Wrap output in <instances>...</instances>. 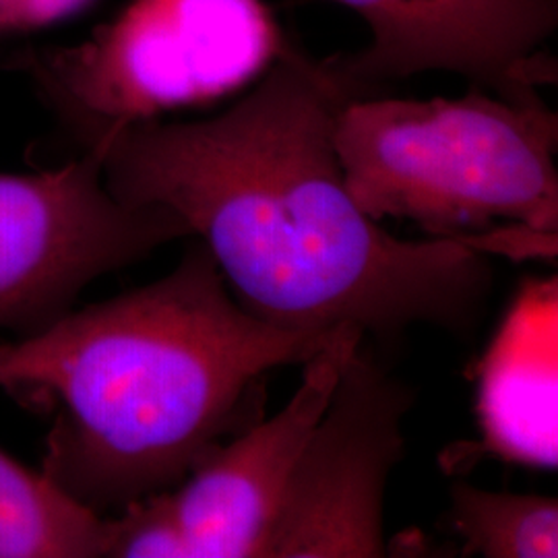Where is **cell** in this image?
Listing matches in <instances>:
<instances>
[{
  "label": "cell",
  "instance_id": "6da1fadb",
  "mask_svg": "<svg viewBox=\"0 0 558 558\" xmlns=\"http://www.w3.org/2000/svg\"><path fill=\"white\" fill-rule=\"evenodd\" d=\"M348 100L333 59L290 38L220 114L137 122L87 154L117 199L179 216L257 319L380 345L418 325L470 336L493 292L488 253L476 236L396 239L360 209L336 149Z\"/></svg>",
  "mask_w": 558,
  "mask_h": 558
},
{
  "label": "cell",
  "instance_id": "7a4b0ae2",
  "mask_svg": "<svg viewBox=\"0 0 558 558\" xmlns=\"http://www.w3.org/2000/svg\"><path fill=\"white\" fill-rule=\"evenodd\" d=\"M341 329L257 319L197 239L158 281L0 343V389L50 420L41 474L110 518L177 488L260 418L271 371L302 366Z\"/></svg>",
  "mask_w": 558,
  "mask_h": 558
},
{
  "label": "cell",
  "instance_id": "3957f363",
  "mask_svg": "<svg viewBox=\"0 0 558 558\" xmlns=\"http://www.w3.org/2000/svg\"><path fill=\"white\" fill-rule=\"evenodd\" d=\"M345 186L375 221L468 239L495 223L558 228V117L542 96L470 85L459 98L348 100L336 122Z\"/></svg>",
  "mask_w": 558,
  "mask_h": 558
},
{
  "label": "cell",
  "instance_id": "277c9868",
  "mask_svg": "<svg viewBox=\"0 0 558 558\" xmlns=\"http://www.w3.org/2000/svg\"><path fill=\"white\" fill-rule=\"evenodd\" d=\"M288 40L265 0H129L85 40L15 48L0 66L27 77L87 154L124 126L236 94Z\"/></svg>",
  "mask_w": 558,
  "mask_h": 558
},
{
  "label": "cell",
  "instance_id": "5b68a950",
  "mask_svg": "<svg viewBox=\"0 0 558 558\" xmlns=\"http://www.w3.org/2000/svg\"><path fill=\"white\" fill-rule=\"evenodd\" d=\"M186 236L172 211L117 199L96 154L0 172V329L32 336L66 315L94 279Z\"/></svg>",
  "mask_w": 558,
  "mask_h": 558
},
{
  "label": "cell",
  "instance_id": "8992f818",
  "mask_svg": "<svg viewBox=\"0 0 558 558\" xmlns=\"http://www.w3.org/2000/svg\"><path fill=\"white\" fill-rule=\"evenodd\" d=\"M416 393L354 348L294 463L263 558L387 557L385 495Z\"/></svg>",
  "mask_w": 558,
  "mask_h": 558
},
{
  "label": "cell",
  "instance_id": "52a82bcc",
  "mask_svg": "<svg viewBox=\"0 0 558 558\" xmlns=\"http://www.w3.org/2000/svg\"><path fill=\"white\" fill-rule=\"evenodd\" d=\"M368 29L359 52L331 57L354 98L422 73H453L502 98L557 83L550 41L558 0H329Z\"/></svg>",
  "mask_w": 558,
  "mask_h": 558
},
{
  "label": "cell",
  "instance_id": "ba28073f",
  "mask_svg": "<svg viewBox=\"0 0 558 558\" xmlns=\"http://www.w3.org/2000/svg\"><path fill=\"white\" fill-rule=\"evenodd\" d=\"M362 341L359 329H341L302 364L299 389L278 414L221 442L177 488L160 493L182 558H263L300 451Z\"/></svg>",
  "mask_w": 558,
  "mask_h": 558
},
{
  "label": "cell",
  "instance_id": "9c48e42d",
  "mask_svg": "<svg viewBox=\"0 0 558 558\" xmlns=\"http://www.w3.org/2000/svg\"><path fill=\"white\" fill-rule=\"evenodd\" d=\"M558 281L527 279L478 366L480 440L447 451V472L470 459L530 470L558 465Z\"/></svg>",
  "mask_w": 558,
  "mask_h": 558
},
{
  "label": "cell",
  "instance_id": "30bf717a",
  "mask_svg": "<svg viewBox=\"0 0 558 558\" xmlns=\"http://www.w3.org/2000/svg\"><path fill=\"white\" fill-rule=\"evenodd\" d=\"M108 518L0 451V558H104Z\"/></svg>",
  "mask_w": 558,
  "mask_h": 558
},
{
  "label": "cell",
  "instance_id": "8fae6325",
  "mask_svg": "<svg viewBox=\"0 0 558 558\" xmlns=\"http://www.w3.org/2000/svg\"><path fill=\"white\" fill-rule=\"evenodd\" d=\"M461 542V557L557 558L558 502L555 497L451 486L447 513Z\"/></svg>",
  "mask_w": 558,
  "mask_h": 558
},
{
  "label": "cell",
  "instance_id": "7c38bea8",
  "mask_svg": "<svg viewBox=\"0 0 558 558\" xmlns=\"http://www.w3.org/2000/svg\"><path fill=\"white\" fill-rule=\"evenodd\" d=\"M94 0H7L0 11V36L25 34L69 20Z\"/></svg>",
  "mask_w": 558,
  "mask_h": 558
}]
</instances>
